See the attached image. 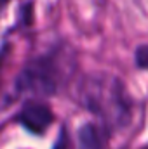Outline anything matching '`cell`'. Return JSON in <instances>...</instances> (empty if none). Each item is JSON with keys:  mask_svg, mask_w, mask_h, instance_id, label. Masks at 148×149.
Listing matches in <instances>:
<instances>
[{"mask_svg": "<svg viewBox=\"0 0 148 149\" xmlns=\"http://www.w3.org/2000/svg\"><path fill=\"white\" fill-rule=\"evenodd\" d=\"M80 102L101 118L111 130L124 127L131 118V101L122 81L110 74H91L80 85Z\"/></svg>", "mask_w": 148, "mask_h": 149, "instance_id": "cell-1", "label": "cell"}, {"mask_svg": "<svg viewBox=\"0 0 148 149\" xmlns=\"http://www.w3.org/2000/svg\"><path fill=\"white\" fill-rule=\"evenodd\" d=\"M61 66L54 56H40L32 59L18 76V94H28L33 97L52 95L59 88Z\"/></svg>", "mask_w": 148, "mask_h": 149, "instance_id": "cell-2", "label": "cell"}, {"mask_svg": "<svg viewBox=\"0 0 148 149\" xmlns=\"http://www.w3.org/2000/svg\"><path fill=\"white\" fill-rule=\"evenodd\" d=\"M18 120L21 121V125L25 128H28L32 134L35 135H42L49 130V127L54 121V114L51 111V108L47 104H44L42 101H28L23 109L19 113Z\"/></svg>", "mask_w": 148, "mask_h": 149, "instance_id": "cell-3", "label": "cell"}, {"mask_svg": "<svg viewBox=\"0 0 148 149\" xmlns=\"http://www.w3.org/2000/svg\"><path fill=\"white\" fill-rule=\"evenodd\" d=\"M110 130L99 123H85L78 128L77 134V149H108Z\"/></svg>", "mask_w": 148, "mask_h": 149, "instance_id": "cell-4", "label": "cell"}, {"mask_svg": "<svg viewBox=\"0 0 148 149\" xmlns=\"http://www.w3.org/2000/svg\"><path fill=\"white\" fill-rule=\"evenodd\" d=\"M136 64L140 68H148V45H143L136 50Z\"/></svg>", "mask_w": 148, "mask_h": 149, "instance_id": "cell-5", "label": "cell"}, {"mask_svg": "<svg viewBox=\"0 0 148 149\" xmlns=\"http://www.w3.org/2000/svg\"><path fill=\"white\" fill-rule=\"evenodd\" d=\"M54 149H70V141H68V135L65 134V130H61L59 141H58V144L54 146Z\"/></svg>", "mask_w": 148, "mask_h": 149, "instance_id": "cell-6", "label": "cell"}, {"mask_svg": "<svg viewBox=\"0 0 148 149\" xmlns=\"http://www.w3.org/2000/svg\"><path fill=\"white\" fill-rule=\"evenodd\" d=\"M9 2H11V0H0V14L4 12V9L7 7V3H9Z\"/></svg>", "mask_w": 148, "mask_h": 149, "instance_id": "cell-7", "label": "cell"}]
</instances>
